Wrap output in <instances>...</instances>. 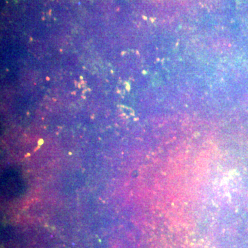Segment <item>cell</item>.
Listing matches in <instances>:
<instances>
[{
    "mask_svg": "<svg viewBox=\"0 0 248 248\" xmlns=\"http://www.w3.org/2000/svg\"><path fill=\"white\" fill-rule=\"evenodd\" d=\"M13 183L10 180L7 176H4L3 179V192L9 196H16L20 192L21 180L16 172H10Z\"/></svg>",
    "mask_w": 248,
    "mask_h": 248,
    "instance_id": "1",
    "label": "cell"
}]
</instances>
